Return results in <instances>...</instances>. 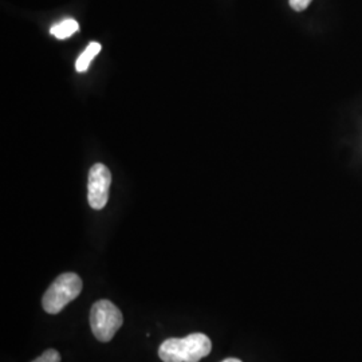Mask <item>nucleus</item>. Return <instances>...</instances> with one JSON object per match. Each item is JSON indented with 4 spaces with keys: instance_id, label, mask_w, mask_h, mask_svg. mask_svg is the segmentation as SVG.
Returning <instances> with one entry per match:
<instances>
[{
    "instance_id": "nucleus-1",
    "label": "nucleus",
    "mask_w": 362,
    "mask_h": 362,
    "mask_svg": "<svg viewBox=\"0 0 362 362\" xmlns=\"http://www.w3.org/2000/svg\"><path fill=\"white\" fill-rule=\"evenodd\" d=\"M212 350V342L204 333H192L184 338H169L158 348L163 362H199Z\"/></svg>"
},
{
    "instance_id": "nucleus-2",
    "label": "nucleus",
    "mask_w": 362,
    "mask_h": 362,
    "mask_svg": "<svg viewBox=\"0 0 362 362\" xmlns=\"http://www.w3.org/2000/svg\"><path fill=\"white\" fill-rule=\"evenodd\" d=\"M82 279L74 272L59 275L42 298V306L49 314H58L82 291Z\"/></svg>"
},
{
    "instance_id": "nucleus-3",
    "label": "nucleus",
    "mask_w": 362,
    "mask_h": 362,
    "mask_svg": "<svg viewBox=\"0 0 362 362\" xmlns=\"http://www.w3.org/2000/svg\"><path fill=\"white\" fill-rule=\"evenodd\" d=\"M124 324L122 313L107 299L95 302L90 309V327L94 337L101 342H109Z\"/></svg>"
},
{
    "instance_id": "nucleus-4",
    "label": "nucleus",
    "mask_w": 362,
    "mask_h": 362,
    "mask_svg": "<svg viewBox=\"0 0 362 362\" xmlns=\"http://www.w3.org/2000/svg\"><path fill=\"white\" fill-rule=\"evenodd\" d=\"M112 184V173L106 165L98 163L89 170L88 180V202L93 209H103L109 200V189Z\"/></svg>"
},
{
    "instance_id": "nucleus-5",
    "label": "nucleus",
    "mask_w": 362,
    "mask_h": 362,
    "mask_svg": "<svg viewBox=\"0 0 362 362\" xmlns=\"http://www.w3.org/2000/svg\"><path fill=\"white\" fill-rule=\"evenodd\" d=\"M101 45L97 42H91L90 45L86 47V50L82 52L78 57L77 62H76V69L78 73H85L88 70V67L91 64V61L94 59V57L101 52Z\"/></svg>"
},
{
    "instance_id": "nucleus-6",
    "label": "nucleus",
    "mask_w": 362,
    "mask_h": 362,
    "mask_svg": "<svg viewBox=\"0 0 362 362\" xmlns=\"http://www.w3.org/2000/svg\"><path fill=\"white\" fill-rule=\"evenodd\" d=\"M78 30H79V25H78L77 21L66 19V21L58 23V25H54L50 28V33H52V35H54L55 38L66 39L71 37L73 34H76Z\"/></svg>"
},
{
    "instance_id": "nucleus-7",
    "label": "nucleus",
    "mask_w": 362,
    "mask_h": 362,
    "mask_svg": "<svg viewBox=\"0 0 362 362\" xmlns=\"http://www.w3.org/2000/svg\"><path fill=\"white\" fill-rule=\"evenodd\" d=\"M33 362H61V354L55 349H47Z\"/></svg>"
},
{
    "instance_id": "nucleus-8",
    "label": "nucleus",
    "mask_w": 362,
    "mask_h": 362,
    "mask_svg": "<svg viewBox=\"0 0 362 362\" xmlns=\"http://www.w3.org/2000/svg\"><path fill=\"white\" fill-rule=\"evenodd\" d=\"M311 1H313V0H288L290 7H291L294 11H297V13L305 11V10L310 6Z\"/></svg>"
},
{
    "instance_id": "nucleus-9",
    "label": "nucleus",
    "mask_w": 362,
    "mask_h": 362,
    "mask_svg": "<svg viewBox=\"0 0 362 362\" xmlns=\"http://www.w3.org/2000/svg\"><path fill=\"white\" fill-rule=\"evenodd\" d=\"M223 362H242L240 360H238V358H227V360H224Z\"/></svg>"
}]
</instances>
